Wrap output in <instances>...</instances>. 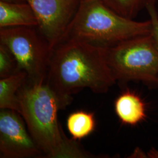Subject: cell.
Returning <instances> with one entry per match:
<instances>
[{"instance_id": "obj_1", "label": "cell", "mask_w": 158, "mask_h": 158, "mask_svg": "<svg viewBox=\"0 0 158 158\" xmlns=\"http://www.w3.org/2000/svg\"><path fill=\"white\" fill-rule=\"evenodd\" d=\"M46 81L63 108L72 102V94L82 89L104 94L117 82L104 48L76 40H62L52 49Z\"/></svg>"}, {"instance_id": "obj_2", "label": "cell", "mask_w": 158, "mask_h": 158, "mask_svg": "<svg viewBox=\"0 0 158 158\" xmlns=\"http://www.w3.org/2000/svg\"><path fill=\"white\" fill-rule=\"evenodd\" d=\"M18 98L19 114L44 157L97 158L64 133L57 114L62 104L46 81L23 85Z\"/></svg>"}, {"instance_id": "obj_3", "label": "cell", "mask_w": 158, "mask_h": 158, "mask_svg": "<svg viewBox=\"0 0 158 158\" xmlns=\"http://www.w3.org/2000/svg\"><path fill=\"white\" fill-rule=\"evenodd\" d=\"M151 29L150 19L136 21L114 11L102 0H85L81 1L61 41L79 40L107 48L132 38L149 35Z\"/></svg>"}, {"instance_id": "obj_4", "label": "cell", "mask_w": 158, "mask_h": 158, "mask_svg": "<svg viewBox=\"0 0 158 158\" xmlns=\"http://www.w3.org/2000/svg\"><path fill=\"white\" fill-rule=\"evenodd\" d=\"M104 49L116 81L125 84L138 81L158 87V48L151 34L132 38Z\"/></svg>"}, {"instance_id": "obj_5", "label": "cell", "mask_w": 158, "mask_h": 158, "mask_svg": "<svg viewBox=\"0 0 158 158\" xmlns=\"http://www.w3.org/2000/svg\"><path fill=\"white\" fill-rule=\"evenodd\" d=\"M0 43L6 46L25 72L29 83L46 81L52 49L37 27L0 29Z\"/></svg>"}, {"instance_id": "obj_6", "label": "cell", "mask_w": 158, "mask_h": 158, "mask_svg": "<svg viewBox=\"0 0 158 158\" xmlns=\"http://www.w3.org/2000/svg\"><path fill=\"white\" fill-rule=\"evenodd\" d=\"M26 1L36 17L40 33L53 49L62 40L81 0Z\"/></svg>"}, {"instance_id": "obj_7", "label": "cell", "mask_w": 158, "mask_h": 158, "mask_svg": "<svg viewBox=\"0 0 158 158\" xmlns=\"http://www.w3.org/2000/svg\"><path fill=\"white\" fill-rule=\"evenodd\" d=\"M0 155L5 158L44 157L23 117L11 110L0 111Z\"/></svg>"}, {"instance_id": "obj_8", "label": "cell", "mask_w": 158, "mask_h": 158, "mask_svg": "<svg viewBox=\"0 0 158 158\" xmlns=\"http://www.w3.org/2000/svg\"><path fill=\"white\" fill-rule=\"evenodd\" d=\"M114 110L120 122L135 126L145 120L147 104L134 91L126 90L115 99Z\"/></svg>"}, {"instance_id": "obj_9", "label": "cell", "mask_w": 158, "mask_h": 158, "mask_svg": "<svg viewBox=\"0 0 158 158\" xmlns=\"http://www.w3.org/2000/svg\"><path fill=\"white\" fill-rule=\"evenodd\" d=\"M38 27L37 18L28 3L0 2V29Z\"/></svg>"}, {"instance_id": "obj_10", "label": "cell", "mask_w": 158, "mask_h": 158, "mask_svg": "<svg viewBox=\"0 0 158 158\" xmlns=\"http://www.w3.org/2000/svg\"><path fill=\"white\" fill-rule=\"evenodd\" d=\"M28 80L27 73L19 70L0 80V109L15 111L19 114L18 93Z\"/></svg>"}, {"instance_id": "obj_11", "label": "cell", "mask_w": 158, "mask_h": 158, "mask_svg": "<svg viewBox=\"0 0 158 158\" xmlns=\"http://www.w3.org/2000/svg\"><path fill=\"white\" fill-rule=\"evenodd\" d=\"M96 122L94 113L77 111L68 116L66 126L72 138L81 140L92 134L96 128Z\"/></svg>"}, {"instance_id": "obj_12", "label": "cell", "mask_w": 158, "mask_h": 158, "mask_svg": "<svg viewBox=\"0 0 158 158\" xmlns=\"http://www.w3.org/2000/svg\"><path fill=\"white\" fill-rule=\"evenodd\" d=\"M114 11L130 19L135 18L148 0H102Z\"/></svg>"}, {"instance_id": "obj_13", "label": "cell", "mask_w": 158, "mask_h": 158, "mask_svg": "<svg viewBox=\"0 0 158 158\" xmlns=\"http://www.w3.org/2000/svg\"><path fill=\"white\" fill-rule=\"evenodd\" d=\"M19 71L17 61L11 52L0 43V78H5Z\"/></svg>"}, {"instance_id": "obj_14", "label": "cell", "mask_w": 158, "mask_h": 158, "mask_svg": "<svg viewBox=\"0 0 158 158\" xmlns=\"http://www.w3.org/2000/svg\"><path fill=\"white\" fill-rule=\"evenodd\" d=\"M145 8L149 15L152 24L151 34L158 48V12L156 6V0H148Z\"/></svg>"}, {"instance_id": "obj_15", "label": "cell", "mask_w": 158, "mask_h": 158, "mask_svg": "<svg viewBox=\"0 0 158 158\" xmlns=\"http://www.w3.org/2000/svg\"><path fill=\"white\" fill-rule=\"evenodd\" d=\"M146 158H158V151L155 148H152L149 151H148L145 155Z\"/></svg>"}, {"instance_id": "obj_16", "label": "cell", "mask_w": 158, "mask_h": 158, "mask_svg": "<svg viewBox=\"0 0 158 158\" xmlns=\"http://www.w3.org/2000/svg\"><path fill=\"white\" fill-rule=\"evenodd\" d=\"M0 2H4L6 3H25L26 0H0Z\"/></svg>"}, {"instance_id": "obj_17", "label": "cell", "mask_w": 158, "mask_h": 158, "mask_svg": "<svg viewBox=\"0 0 158 158\" xmlns=\"http://www.w3.org/2000/svg\"><path fill=\"white\" fill-rule=\"evenodd\" d=\"M81 1H85V0H81Z\"/></svg>"}]
</instances>
